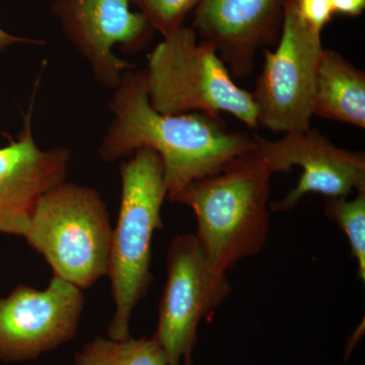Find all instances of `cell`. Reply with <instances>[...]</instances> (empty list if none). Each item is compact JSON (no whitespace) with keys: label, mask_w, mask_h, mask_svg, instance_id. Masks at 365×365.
<instances>
[{"label":"cell","mask_w":365,"mask_h":365,"mask_svg":"<svg viewBox=\"0 0 365 365\" xmlns=\"http://www.w3.org/2000/svg\"><path fill=\"white\" fill-rule=\"evenodd\" d=\"M287 0H200L193 26L234 78L253 71L260 49L277 42Z\"/></svg>","instance_id":"11"},{"label":"cell","mask_w":365,"mask_h":365,"mask_svg":"<svg viewBox=\"0 0 365 365\" xmlns=\"http://www.w3.org/2000/svg\"><path fill=\"white\" fill-rule=\"evenodd\" d=\"M313 114L365 128V73L325 48L314 81Z\"/></svg>","instance_id":"13"},{"label":"cell","mask_w":365,"mask_h":365,"mask_svg":"<svg viewBox=\"0 0 365 365\" xmlns=\"http://www.w3.org/2000/svg\"><path fill=\"white\" fill-rule=\"evenodd\" d=\"M113 120L98 155L111 163L140 148L162 158L167 198L253 150L254 137L228 130L220 116L205 113L165 115L151 107L145 73L126 71L110 102Z\"/></svg>","instance_id":"1"},{"label":"cell","mask_w":365,"mask_h":365,"mask_svg":"<svg viewBox=\"0 0 365 365\" xmlns=\"http://www.w3.org/2000/svg\"><path fill=\"white\" fill-rule=\"evenodd\" d=\"M325 213L347 237L359 277L365 280V190L349 197L326 198Z\"/></svg>","instance_id":"15"},{"label":"cell","mask_w":365,"mask_h":365,"mask_svg":"<svg viewBox=\"0 0 365 365\" xmlns=\"http://www.w3.org/2000/svg\"><path fill=\"white\" fill-rule=\"evenodd\" d=\"M85 307L83 289L53 275L44 290L20 285L0 299V359L25 361L71 341Z\"/></svg>","instance_id":"9"},{"label":"cell","mask_w":365,"mask_h":365,"mask_svg":"<svg viewBox=\"0 0 365 365\" xmlns=\"http://www.w3.org/2000/svg\"><path fill=\"white\" fill-rule=\"evenodd\" d=\"M42 43L38 42L36 40L25 39V38L16 37V36L11 35L6 33V31L0 28V52L4 51L6 47L16 44V43Z\"/></svg>","instance_id":"19"},{"label":"cell","mask_w":365,"mask_h":365,"mask_svg":"<svg viewBox=\"0 0 365 365\" xmlns=\"http://www.w3.org/2000/svg\"><path fill=\"white\" fill-rule=\"evenodd\" d=\"M279 43L264 49L265 63L252 97L258 125L273 132L300 133L311 129L314 81L323 53L322 34L314 32L287 0Z\"/></svg>","instance_id":"6"},{"label":"cell","mask_w":365,"mask_h":365,"mask_svg":"<svg viewBox=\"0 0 365 365\" xmlns=\"http://www.w3.org/2000/svg\"><path fill=\"white\" fill-rule=\"evenodd\" d=\"M112 234L97 190L64 181L41 197L24 237L53 275L83 290L107 276Z\"/></svg>","instance_id":"5"},{"label":"cell","mask_w":365,"mask_h":365,"mask_svg":"<svg viewBox=\"0 0 365 365\" xmlns=\"http://www.w3.org/2000/svg\"><path fill=\"white\" fill-rule=\"evenodd\" d=\"M252 153L271 175L302 168L299 184L282 199L269 203L271 211L294 208L309 193L326 198L349 197L365 190L364 153L342 150L312 128L300 133H287L279 140L254 136Z\"/></svg>","instance_id":"8"},{"label":"cell","mask_w":365,"mask_h":365,"mask_svg":"<svg viewBox=\"0 0 365 365\" xmlns=\"http://www.w3.org/2000/svg\"><path fill=\"white\" fill-rule=\"evenodd\" d=\"M271 176L250 150L170 199L195 213L197 242L215 270L227 273L265 247L270 232Z\"/></svg>","instance_id":"2"},{"label":"cell","mask_w":365,"mask_h":365,"mask_svg":"<svg viewBox=\"0 0 365 365\" xmlns=\"http://www.w3.org/2000/svg\"><path fill=\"white\" fill-rule=\"evenodd\" d=\"M334 11L345 16H357L365 9V0H332Z\"/></svg>","instance_id":"18"},{"label":"cell","mask_w":365,"mask_h":365,"mask_svg":"<svg viewBox=\"0 0 365 365\" xmlns=\"http://www.w3.org/2000/svg\"><path fill=\"white\" fill-rule=\"evenodd\" d=\"M197 37L192 26H182L148 55L144 73L151 107L165 115L225 112L258 128L252 93L235 85L215 47Z\"/></svg>","instance_id":"4"},{"label":"cell","mask_w":365,"mask_h":365,"mask_svg":"<svg viewBox=\"0 0 365 365\" xmlns=\"http://www.w3.org/2000/svg\"><path fill=\"white\" fill-rule=\"evenodd\" d=\"M200 0H131L153 30L163 37L179 30L185 18L196 9Z\"/></svg>","instance_id":"16"},{"label":"cell","mask_w":365,"mask_h":365,"mask_svg":"<svg viewBox=\"0 0 365 365\" xmlns=\"http://www.w3.org/2000/svg\"><path fill=\"white\" fill-rule=\"evenodd\" d=\"M302 20L314 32L322 34L324 26L332 20V0H294Z\"/></svg>","instance_id":"17"},{"label":"cell","mask_w":365,"mask_h":365,"mask_svg":"<svg viewBox=\"0 0 365 365\" xmlns=\"http://www.w3.org/2000/svg\"><path fill=\"white\" fill-rule=\"evenodd\" d=\"M74 365H168V361L153 338L115 340L98 336L76 353Z\"/></svg>","instance_id":"14"},{"label":"cell","mask_w":365,"mask_h":365,"mask_svg":"<svg viewBox=\"0 0 365 365\" xmlns=\"http://www.w3.org/2000/svg\"><path fill=\"white\" fill-rule=\"evenodd\" d=\"M167 281L158 307L153 339L162 348L168 365L189 364L197 329L232 294L227 273L209 265L195 235H178L167 256Z\"/></svg>","instance_id":"7"},{"label":"cell","mask_w":365,"mask_h":365,"mask_svg":"<svg viewBox=\"0 0 365 365\" xmlns=\"http://www.w3.org/2000/svg\"><path fill=\"white\" fill-rule=\"evenodd\" d=\"M32 107L16 140L0 148V234L25 235L41 197L66 181L71 153L41 150L32 131Z\"/></svg>","instance_id":"12"},{"label":"cell","mask_w":365,"mask_h":365,"mask_svg":"<svg viewBox=\"0 0 365 365\" xmlns=\"http://www.w3.org/2000/svg\"><path fill=\"white\" fill-rule=\"evenodd\" d=\"M120 177L121 201L107 274L115 304L107 332L115 340L130 337L132 314L153 282L151 245L155 232L163 227L162 207L168 197L162 158L150 148H138L120 163Z\"/></svg>","instance_id":"3"},{"label":"cell","mask_w":365,"mask_h":365,"mask_svg":"<svg viewBox=\"0 0 365 365\" xmlns=\"http://www.w3.org/2000/svg\"><path fill=\"white\" fill-rule=\"evenodd\" d=\"M131 0H55L51 13L90 64L98 83L117 88L130 63L113 49L135 51L150 41L153 29L140 13L130 9Z\"/></svg>","instance_id":"10"}]
</instances>
